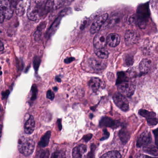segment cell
Wrapping results in <instances>:
<instances>
[{
    "label": "cell",
    "instance_id": "cell-5",
    "mask_svg": "<svg viewBox=\"0 0 158 158\" xmlns=\"http://www.w3.org/2000/svg\"><path fill=\"white\" fill-rule=\"evenodd\" d=\"M114 102L115 105L123 111L128 110L129 108V103L125 97L119 93H116L114 95Z\"/></svg>",
    "mask_w": 158,
    "mask_h": 158
},
{
    "label": "cell",
    "instance_id": "cell-19",
    "mask_svg": "<svg viewBox=\"0 0 158 158\" xmlns=\"http://www.w3.org/2000/svg\"><path fill=\"white\" fill-rule=\"evenodd\" d=\"M151 64L152 62L150 60L144 59L139 64V70L143 73H148L150 69Z\"/></svg>",
    "mask_w": 158,
    "mask_h": 158
},
{
    "label": "cell",
    "instance_id": "cell-6",
    "mask_svg": "<svg viewBox=\"0 0 158 158\" xmlns=\"http://www.w3.org/2000/svg\"><path fill=\"white\" fill-rule=\"evenodd\" d=\"M138 114L142 117L146 118L149 125H156L158 123V116L155 113L141 109L139 111Z\"/></svg>",
    "mask_w": 158,
    "mask_h": 158
},
{
    "label": "cell",
    "instance_id": "cell-2",
    "mask_svg": "<svg viewBox=\"0 0 158 158\" xmlns=\"http://www.w3.org/2000/svg\"><path fill=\"white\" fill-rule=\"evenodd\" d=\"M35 148V141L30 138L21 139L18 141V149L20 152L26 156L32 154Z\"/></svg>",
    "mask_w": 158,
    "mask_h": 158
},
{
    "label": "cell",
    "instance_id": "cell-14",
    "mask_svg": "<svg viewBox=\"0 0 158 158\" xmlns=\"http://www.w3.org/2000/svg\"><path fill=\"white\" fill-rule=\"evenodd\" d=\"M137 39V35L133 30H128L126 32L125 35V41L127 45H131L135 42Z\"/></svg>",
    "mask_w": 158,
    "mask_h": 158
},
{
    "label": "cell",
    "instance_id": "cell-15",
    "mask_svg": "<svg viewBox=\"0 0 158 158\" xmlns=\"http://www.w3.org/2000/svg\"><path fill=\"white\" fill-rule=\"evenodd\" d=\"M35 121L34 117L32 115L26 122L24 126V130L25 133L28 135L32 134L35 130Z\"/></svg>",
    "mask_w": 158,
    "mask_h": 158
},
{
    "label": "cell",
    "instance_id": "cell-31",
    "mask_svg": "<svg viewBox=\"0 0 158 158\" xmlns=\"http://www.w3.org/2000/svg\"><path fill=\"white\" fill-rule=\"evenodd\" d=\"M1 47H0V50L1 51H2L3 49H4V47H3V44H2V41H1Z\"/></svg>",
    "mask_w": 158,
    "mask_h": 158
},
{
    "label": "cell",
    "instance_id": "cell-13",
    "mask_svg": "<svg viewBox=\"0 0 158 158\" xmlns=\"http://www.w3.org/2000/svg\"><path fill=\"white\" fill-rule=\"evenodd\" d=\"M120 37L117 34H110L107 36V44L112 48L118 46L120 44Z\"/></svg>",
    "mask_w": 158,
    "mask_h": 158
},
{
    "label": "cell",
    "instance_id": "cell-7",
    "mask_svg": "<svg viewBox=\"0 0 158 158\" xmlns=\"http://www.w3.org/2000/svg\"><path fill=\"white\" fill-rule=\"evenodd\" d=\"M108 18V14H104L98 17L92 23L90 28L91 34L98 33L101 27L105 23Z\"/></svg>",
    "mask_w": 158,
    "mask_h": 158
},
{
    "label": "cell",
    "instance_id": "cell-16",
    "mask_svg": "<svg viewBox=\"0 0 158 158\" xmlns=\"http://www.w3.org/2000/svg\"><path fill=\"white\" fill-rule=\"evenodd\" d=\"M89 64L93 69L98 71L103 70L106 66L104 62L94 58L89 60Z\"/></svg>",
    "mask_w": 158,
    "mask_h": 158
},
{
    "label": "cell",
    "instance_id": "cell-3",
    "mask_svg": "<svg viewBox=\"0 0 158 158\" xmlns=\"http://www.w3.org/2000/svg\"><path fill=\"white\" fill-rule=\"evenodd\" d=\"M15 2V1H1L0 2V15H4L5 19H10L13 14Z\"/></svg>",
    "mask_w": 158,
    "mask_h": 158
},
{
    "label": "cell",
    "instance_id": "cell-30",
    "mask_svg": "<svg viewBox=\"0 0 158 158\" xmlns=\"http://www.w3.org/2000/svg\"><path fill=\"white\" fill-rule=\"evenodd\" d=\"M154 136L155 138V143H156L157 147H158V135H155Z\"/></svg>",
    "mask_w": 158,
    "mask_h": 158
},
{
    "label": "cell",
    "instance_id": "cell-33",
    "mask_svg": "<svg viewBox=\"0 0 158 158\" xmlns=\"http://www.w3.org/2000/svg\"><path fill=\"white\" fill-rule=\"evenodd\" d=\"M53 89H54V90H55V91H56V90H58V88H57V87H55L53 88Z\"/></svg>",
    "mask_w": 158,
    "mask_h": 158
},
{
    "label": "cell",
    "instance_id": "cell-18",
    "mask_svg": "<svg viewBox=\"0 0 158 158\" xmlns=\"http://www.w3.org/2000/svg\"><path fill=\"white\" fill-rule=\"evenodd\" d=\"M101 83V81L99 78L92 77L89 81L88 85L94 92H97L100 87Z\"/></svg>",
    "mask_w": 158,
    "mask_h": 158
},
{
    "label": "cell",
    "instance_id": "cell-21",
    "mask_svg": "<svg viewBox=\"0 0 158 158\" xmlns=\"http://www.w3.org/2000/svg\"><path fill=\"white\" fill-rule=\"evenodd\" d=\"M95 54L102 59H107L109 57V53L105 48H94Z\"/></svg>",
    "mask_w": 158,
    "mask_h": 158
},
{
    "label": "cell",
    "instance_id": "cell-12",
    "mask_svg": "<svg viewBox=\"0 0 158 158\" xmlns=\"http://www.w3.org/2000/svg\"><path fill=\"white\" fill-rule=\"evenodd\" d=\"M87 147L85 145H80L75 147L73 149V158H84L85 152H86Z\"/></svg>",
    "mask_w": 158,
    "mask_h": 158
},
{
    "label": "cell",
    "instance_id": "cell-22",
    "mask_svg": "<svg viewBox=\"0 0 158 158\" xmlns=\"http://www.w3.org/2000/svg\"><path fill=\"white\" fill-rule=\"evenodd\" d=\"M100 158H122V155L119 152L111 151L108 152L101 157Z\"/></svg>",
    "mask_w": 158,
    "mask_h": 158
},
{
    "label": "cell",
    "instance_id": "cell-10",
    "mask_svg": "<svg viewBox=\"0 0 158 158\" xmlns=\"http://www.w3.org/2000/svg\"><path fill=\"white\" fill-rule=\"evenodd\" d=\"M31 1H20L16 5L15 12L18 16H21L28 10Z\"/></svg>",
    "mask_w": 158,
    "mask_h": 158
},
{
    "label": "cell",
    "instance_id": "cell-32",
    "mask_svg": "<svg viewBox=\"0 0 158 158\" xmlns=\"http://www.w3.org/2000/svg\"><path fill=\"white\" fill-rule=\"evenodd\" d=\"M56 80H57L58 82H60L61 80L60 78H59V77H56Z\"/></svg>",
    "mask_w": 158,
    "mask_h": 158
},
{
    "label": "cell",
    "instance_id": "cell-26",
    "mask_svg": "<svg viewBox=\"0 0 158 158\" xmlns=\"http://www.w3.org/2000/svg\"><path fill=\"white\" fill-rule=\"evenodd\" d=\"M47 97L48 98L52 100L55 97L54 93L52 90H49L47 92Z\"/></svg>",
    "mask_w": 158,
    "mask_h": 158
},
{
    "label": "cell",
    "instance_id": "cell-20",
    "mask_svg": "<svg viewBox=\"0 0 158 158\" xmlns=\"http://www.w3.org/2000/svg\"><path fill=\"white\" fill-rule=\"evenodd\" d=\"M143 151L144 152L151 154L153 156H158V148L150 144L146 147H143Z\"/></svg>",
    "mask_w": 158,
    "mask_h": 158
},
{
    "label": "cell",
    "instance_id": "cell-9",
    "mask_svg": "<svg viewBox=\"0 0 158 158\" xmlns=\"http://www.w3.org/2000/svg\"><path fill=\"white\" fill-rule=\"evenodd\" d=\"M152 138L150 133L145 131L140 134L137 140L136 146L138 148L146 147L150 144Z\"/></svg>",
    "mask_w": 158,
    "mask_h": 158
},
{
    "label": "cell",
    "instance_id": "cell-11",
    "mask_svg": "<svg viewBox=\"0 0 158 158\" xmlns=\"http://www.w3.org/2000/svg\"><path fill=\"white\" fill-rule=\"evenodd\" d=\"M119 121L114 120L109 117H103L100 122V125L101 127L116 128L121 125Z\"/></svg>",
    "mask_w": 158,
    "mask_h": 158
},
{
    "label": "cell",
    "instance_id": "cell-27",
    "mask_svg": "<svg viewBox=\"0 0 158 158\" xmlns=\"http://www.w3.org/2000/svg\"><path fill=\"white\" fill-rule=\"evenodd\" d=\"M74 60V58H72V57L71 58H67V59H66L64 60V62L66 64L70 63L73 62Z\"/></svg>",
    "mask_w": 158,
    "mask_h": 158
},
{
    "label": "cell",
    "instance_id": "cell-24",
    "mask_svg": "<svg viewBox=\"0 0 158 158\" xmlns=\"http://www.w3.org/2000/svg\"><path fill=\"white\" fill-rule=\"evenodd\" d=\"M51 158H65V154L61 151H57L52 153Z\"/></svg>",
    "mask_w": 158,
    "mask_h": 158
},
{
    "label": "cell",
    "instance_id": "cell-4",
    "mask_svg": "<svg viewBox=\"0 0 158 158\" xmlns=\"http://www.w3.org/2000/svg\"><path fill=\"white\" fill-rule=\"evenodd\" d=\"M117 88L119 93L124 97H130L135 93V86L134 84L125 82L118 84Z\"/></svg>",
    "mask_w": 158,
    "mask_h": 158
},
{
    "label": "cell",
    "instance_id": "cell-25",
    "mask_svg": "<svg viewBox=\"0 0 158 158\" xmlns=\"http://www.w3.org/2000/svg\"><path fill=\"white\" fill-rule=\"evenodd\" d=\"M65 2L64 1H55L53 3V9L54 10H57V9H59L64 4Z\"/></svg>",
    "mask_w": 158,
    "mask_h": 158
},
{
    "label": "cell",
    "instance_id": "cell-17",
    "mask_svg": "<svg viewBox=\"0 0 158 158\" xmlns=\"http://www.w3.org/2000/svg\"><path fill=\"white\" fill-rule=\"evenodd\" d=\"M119 137L122 143L126 144L130 138V132L125 127H123L119 132Z\"/></svg>",
    "mask_w": 158,
    "mask_h": 158
},
{
    "label": "cell",
    "instance_id": "cell-23",
    "mask_svg": "<svg viewBox=\"0 0 158 158\" xmlns=\"http://www.w3.org/2000/svg\"><path fill=\"white\" fill-rule=\"evenodd\" d=\"M51 136V132L50 131H48L43 137L42 138L40 139V141L39 145L41 147H46V146H48V144L50 138Z\"/></svg>",
    "mask_w": 158,
    "mask_h": 158
},
{
    "label": "cell",
    "instance_id": "cell-34",
    "mask_svg": "<svg viewBox=\"0 0 158 158\" xmlns=\"http://www.w3.org/2000/svg\"><path fill=\"white\" fill-rule=\"evenodd\" d=\"M129 158H133V157H132V156H130Z\"/></svg>",
    "mask_w": 158,
    "mask_h": 158
},
{
    "label": "cell",
    "instance_id": "cell-28",
    "mask_svg": "<svg viewBox=\"0 0 158 158\" xmlns=\"http://www.w3.org/2000/svg\"><path fill=\"white\" fill-rule=\"evenodd\" d=\"M104 137L102 138V139H106L108 138L109 137V135H110V134H109V132L107 131V129H104Z\"/></svg>",
    "mask_w": 158,
    "mask_h": 158
},
{
    "label": "cell",
    "instance_id": "cell-1",
    "mask_svg": "<svg viewBox=\"0 0 158 158\" xmlns=\"http://www.w3.org/2000/svg\"><path fill=\"white\" fill-rule=\"evenodd\" d=\"M44 1H32L27 10L28 18L32 21L38 19L41 15L45 13V5L46 3Z\"/></svg>",
    "mask_w": 158,
    "mask_h": 158
},
{
    "label": "cell",
    "instance_id": "cell-8",
    "mask_svg": "<svg viewBox=\"0 0 158 158\" xmlns=\"http://www.w3.org/2000/svg\"><path fill=\"white\" fill-rule=\"evenodd\" d=\"M106 35L102 32L97 33L93 40V44L95 48H105L107 44Z\"/></svg>",
    "mask_w": 158,
    "mask_h": 158
},
{
    "label": "cell",
    "instance_id": "cell-29",
    "mask_svg": "<svg viewBox=\"0 0 158 158\" xmlns=\"http://www.w3.org/2000/svg\"><path fill=\"white\" fill-rule=\"evenodd\" d=\"M137 158H154V157H150V156H148V155H144V154H140V155L138 156Z\"/></svg>",
    "mask_w": 158,
    "mask_h": 158
}]
</instances>
